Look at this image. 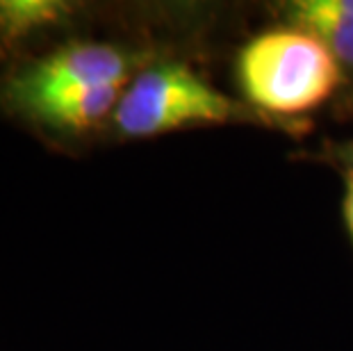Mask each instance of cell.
Masks as SVG:
<instances>
[{
	"mask_svg": "<svg viewBox=\"0 0 353 351\" xmlns=\"http://www.w3.org/2000/svg\"><path fill=\"white\" fill-rule=\"evenodd\" d=\"M146 50L108 39H62L0 71V112L41 139H82L110 128Z\"/></svg>",
	"mask_w": 353,
	"mask_h": 351,
	"instance_id": "cell-1",
	"label": "cell"
},
{
	"mask_svg": "<svg viewBox=\"0 0 353 351\" xmlns=\"http://www.w3.org/2000/svg\"><path fill=\"white\" fill-rule=\"evenodd\" d=\"M244 96L272 114H301L321 106L340 82V64L303 30L274 28L246 43L237 59Z\"/></svg>",
	"mask_w": 353,
	"mask_h": 351,
	"instance_id": "cell-2",
	"label": "cell"
},
{
	"mask_svg": "<svg viewBox=\"0 0 353 351\" xmlns=\"http://www.w3.org/2000/svg\"><path fill=\"white\" fill-rule=\"evenodd\" d=\"M235 114L228 96L190 66L151 59L125 87L110 128L123 139H148L194 126L226 123Z\"/></svg>",
	"mask_w": 353,
	"mask_h": 351,
	"instance_id": "cell-3",
	"label": "cell"
},
{
	"mask_svg": "<svg viewBox=\"0 0 353 351\" xmlns=\"http://www.w3.org/2000/svg\"><path fill=\"white\" fill-rule=\"evenodd\" d=\"M80 7L66 0H0V71L52 46Z\"/></svg>",
	"mask_w": 353,
	"mask_h": 351,
	"instance_id": "cell-4",
	"label": "cell"
},
{
	"mask_svg": "<svg viewBox=\"0 0 353 351\" xmlns=\"http://www.w3.org/2000/svg\"><path fill=\"white\" fill-rule=\"evenodd\" d=\"M288 19L324 43L340 66H353V0H299L288 7Z\"/></svg>",
	"mask_w": 353,
	"mask_h": 351,
	"instance_id": "cell-5",
	"label": "cell"
},
{
	"mask_svg": "<svg viewBox=\"0 0 353 351\" xmlns=\"http://www.w3.org/2000/svg\"><path fill=\"white\" fill-rule=\"evenodd\" d=\"M344 221H347L349 237L353 242V176H347V192H344Z\"/></svg>",
	"mask_w": 353,
	"mask_h": 351,
	"instance_id": "cell-6",
	"label": "cell"
},
{
	"mask_svg": "<svg viewBox=\"0 0 353 351\" xmlns=\"http://www.w3.org/2000/svg\"><path fill=\"white\" fill-rule=\"evenodd\" d=\"M349 174H351V176H353V169H351V171H349Z\"/></svg>",
	"mask_w": 353,
	"mask_h": 351,
	"instance_id": "cell-7",
	"label": "cell"
}]
</instances>
